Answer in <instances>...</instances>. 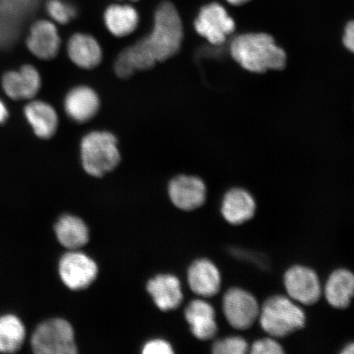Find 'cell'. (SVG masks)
Here are the masks:
<instances>
[{
	"label": "cell",
	"mask_w": 354,
	"mask_h": 354,
	"mask_svg": "<svg viewBox=\"0 0 354 354\" xmlns=\"http://www.w3.org/2000/svg\"><path fill=\"white\" fill-rule=\"evenodd\" d=\"M231 55L243 68L254 73L282 70L286 65V52L266 33L239 35L231 44Z\"/></svg>",
	"instance_id": "obj_1"
},
{
	"label": "cell",
	"mask_w": 354,
	"mask_h": 354,
	"mask_svg": "<svg viewBox=\"0 0 354 354\" xmlns=\"http://www.w3.org/2000/svg\"><path fill=\"white\" fill-rule=\"evenodd\" d=\"M184 35L183 21L174 4L165 2L154 15L153 28L138 41L155 64L165 61L178 52Z\"/></svg>",
	"instance_id": "obj_2"
},
{
	"label": "cell",
	"mask_w": 354,
	"mask_h": 354,
	"mask_svg": "<svg viewBox=\"0 0 354 354\" xmlns=\"http://www.w3.org/2000/svg\"><path fill=\"white\" fill-rule=\"evenodd\" d=\"M259 318L262 328L273 338H284L303 329L306 323L304 310L282 295L266 300Z\"/></svg>",
	"instance_id": "obj_3"
},
{
	"label": "cell",
	"mask_w": 354,
	"mask_h": 354,
	"mask_svg": "<svg viewBox=\"0 0 354 354\" xmlns=\"http://www.w3.org/2000/svg\"><path fill=\"white\" fill-rule=\"evenodd\" d=\"M81 156L88 175L101 177L109 174L120 162L116 137L108 131L88 133L82 141Z\"/></svg>",
	"instance_id": "obj_4"
},
{
	"label": "cell",
	"mask_w": 354,
	"mask_h": 354,
	"mask_svg": "<svg viewBox=\"0 0 354 354\" xmlns=\"http://www.w3.org/2000/svg\"><path fill=\"white\" fill-rule=\"evenodd\" d=\"M32 348L37 354H75L77 353L73 326L61 318L41 323L32 335Z\"/></svg>",
	"instance_id": "obj_5"
},
{
	"label": "cell",
	"mask_w": 354,
	"mask_h": 354,
	"mask_svg": "<svg viewBox=\"0 0 354 354\" xmlns=\"http://www.w3.org/2000/svg\"><path fill=\"white\" fill-rule=\"evenodd\" d=\"M194 28L198 35L214 46H221L236 30V22L225 8L218 3L203 6L196 21Z\"/></svg>",
	"instance_id": "obj_6"
},
{
	"label": "cell",
	"mask_w": 354,
	"mask_h": 354,
	"mask_svg": "<svg viewBox=\"0 0 354 354\" xmlns=\"http://www.w3.org/2000/svg\"><path fill=\"white\" fill-rule=\"evenodd\" d=\"M223 312L233 328L245 330L250 329L258 319L260 307L250 292L241 288H232L224 295Z\"/></svg>",
	"instance_id": "obj_7"
},
{
	"label": "cell",
	"mask_w": 354,
	"mask_h": 354,
	"mask_svg": "<svg viewBox=\"0 0 354 354\" xmlns=\"http://www.w3.org/2000/svg\"><path fill=\"white\" fill-rule=\"evenodd\" d=\"M59 275L70 290L86 289L98 275V266L85 254L72 250L65 254L59 262Z\"/></svg>",
	"instance_id": "obj_8"
},
{
	"label": "cell",
	"mask_w": 354,
	"mask_h": 354,
	"mask_svg": "<svg viewBox=\"0 0 354 354\" xmlns=\"http://www.w3.org/2000/svg\"><path fill=\"white\" fill-rule=\"evenodd\" d=\"M284 284L287 294L296 302L310 306L320 299L319 278L311 268L296 265L288 269L284 275Z\"/></svg>",
	"instance_id": "obj_9"
},
{
	"label": "cell",
	"mask_w": 354,
	"mask_h": 354,
	"mask_svg": "<svg viewBox=\"0 0 354 354\" xmlns=\"http://www.w3.org/2000/svg\"><path fill=\"white\" fill-rule=\"evenodd\" d=\"M168 194L176 207L184 211H193L205 203L207 189L205 183L198 177L181 175L171 180Z\"/></svg>",
	"instance_id": "obj_10"
},
{
	"label": "cell",
	"mask_w": 354,
	"mask_h": 354,
	"mask_svg": "<svg viewBox=\"0 0 354 354\" xmlns=\"http://www.w3.org/2000/svg\"><path fill=\"white\" fill-rule=\"evenodd\" d=\"M2 85L6 95L12 100L32 99L41 88V79L37 68L24 65L19 71L4 74Z\"/></svg>",
	"instance_id": "obj_11"
},
{
	"label": "cell",
	"mask_w": 354,
	"mask_h": 354,
	"mask_svg": "<svg viewBox=\"0 0 354 354\" xmlns=\"http://www.w3.org/2000/svg\"><path fill=\"white\" fill-rule=\"evenodd\" d=\"M187 279L190 289L201 297H214L221 290L219 270L209 259L194 261L188 269Z\"/></svg>",
	"instance_id": "obj_12"
},
{
	"label": "cell",
	"mask_w": 354,
	"mask_h": 354,
	"mask_svg": "<svg viewBox=\"0 0 354 354\" xmlns=\"http://www.w3.org/2000/svg\"><path fill=\"white\" fill-rule=\"evenodd\" d=\"M26 44L29 50L39 59H54L61 46V39L56 26L47 20L35 22L30 28Z\"/></svg>",
	"instance_id": "obj_13"
},
{
	"label": "cell",
	"mask_w": 354,
	"mask_h": 354,
	"mask_svg": "<svg viewBox=\"0 0 354 354\" xmlns=\"http://www.w3.org/2000/svg\"><path fill=\"white\" fill-rule=\"evenodd\" d=\"M64 107L66 114L73 121L78 123L86 122L98 113L99 96L90 87H75L66 95Z\"/></svg>",
	"instance_id": "obj_14"
},
{
	"label": "cell",
	"mask_w": 354,
	"mask_h": 354,
	"mask_svg": "<svg viewBox=\"0 0 354 354\" xmlns=\"http://www.w3.org/2000/svg\"><path fill=\"white\" fill-rule=\"evenodd\" d=\"M185 317L197 339L209 340L218 333L215 310L206 301L196 299L190 302L185 308Z\"/></svg>",
	"instance_id": "obj_15"
},
{
	"label": "cell",
	"mask_w": 354,
	"mask_h": 354,
	"mask_svg": "<svg viewBox=\"0 0 354 354\" xmlns=\"http://www.w3.org/2000/svg\"><path fill=\"white\" fill-rule=\"evenodd\" d=\"M147 290L154 304L163 312L176 309L183 301L180 280L170 274L151 279L148 282Z\"/></svg>",
	"instance_id": "obj_16"
},
{
	"label": "cell",
	"mask_w": 354,
	"mask_h": 354,
	"mask_svg": "<svg viewBox=\"0 0 354 354\" xmlns=\"http://www.w3.org/2000/svg\"><path fill=\"white\" fill-rule=\"evenodd\" d=\"M221 211L227 223L241 225L254 218L256 203L247 190L234 188L225 194Z\"/></svg>",
	"instance_id": "obj_17"
},
{
	"label": "cell",
	"mask_w": 354,
	"mask_h": 354,
	"mask_svg": "<svg viewBox=\"0 0 354 354\" xmlns=\"http://www.w3.org/2000/svg\"><path fill=\"white\" fill-rule=\"evenodd\" d=\"M70 59L84 69L95 68L102 60V50L98 41L90 35L77 33L68 44Z\"/></svg>",
	"instance_id": "obj_18"
},
{
	"label": "cell",
	"mask_w": 354,
	"mask_h": 354,
	"mask_svg": "<svg viewBox=\"0 0 354 354\" xmlns=\"http://www.w3.org/2000/svg\"><path fill=\"white\" fill-rule=\"evenodd\" d=\"M325 296L332 307L346 308L351 304L354 292V277L347 269L335 270L325 286Z\"/></svg>",
	"instance_id": "obj_19"
},
{
	"label": "cell",
	"mask_w": 354,
	"mask_h": 354,
	"mask_svg": "<svg viewBox=\"0 0 354 354\" xmlns=\"http://www.w3.org/2000/svg\"><path fill=\"white\" fill-rule=\"evenodd\" d=\"M25 115L35 134L39 138L50 139L55 134L59 118L50 104L43 101H32L26 106Z\"/></svg>",
	"instance_id": "obj_20"
},
{
	"label": "cell",
	"mask_w": 354,
	"mask_h": 354,
	"mask_svg": "<svg viewBox=\"0 0 354 354\" xmlns=\"http://www.w3.org/2000/svg\"><path fill=\"white\" fill-rule=\"evenodd\" d=\"M55 231L57 241L70 250H79L88 241L87 225L76 216H62L55 224Z\"/></svg>",
	"instance_id": "obj_21"
},
{
	"label": "cell",
	"mask_w": 354,
	"mask_h": 354,
	"mask_svg": "<svg viewBox=\"0 0 354 354\" xmlns=\"http://www.w3.org/2000/svg\"><path fill=\"white\" fill-rule=\"evenodd\" d=\"M104 22L110 33L123 37L131 34L139 24L138 12L127 4H113L106 10Z\"/></svg>",
	"instance_id": "obj_22"
},
{
	"label": "cell",
	"mask_w": 354,
	"mask_h": 354,
	"mask_svg": "<svg viewBox=\"0 0 354 354\" xmlns=\"http://www.w3.org/2000/svg\"><path fill=\"white\" fill-rule=\"evenodd\" d=\"M25 338V326L19 317L11 314L0 317V353L19 351Z\"/></svg>",
	"instance_id": "obj_23"
},
{
	"label": "cell",
	"mask_w": 354,
	"mask_h": 354,
	"mask_svg": "<svg viewBox=\"0 0 354 354\" xmlns=\"http://www.w3.org/2000/svg\"><path fill=\"white\" fill-rule=\"evenodd\" d=\"M46 10L51 19L57 24H66L77 15V10L65 0H48Z\"/></svg>",
	"instance_id": "obj_24"
},
{
	"label": "cell",
	"mask_w": 354,
	"mask_h": 354,
	"mask_svg": "<svg viewBox=\"0 0 354 354\" xmlns=\"http://www.w3.org/2000/svg\"><path fill=\"white\" fill-rule=\"evenodd\" d=\"M248 351L249 344L239 336L219 339L212 345V353L215 354H245Z\"/></svg>",
	"instance_id": "obj_25"
},
{
	"label": "cell",
	"mask_w": 354,
	"mask_h": 354,
	"mask_svg": "<svg viewBox=\"0 0 354 354\" xmlns=\"http://www.w3.org/2000/svg\"><path fill=\"white\" fill-rule=\"evenodd\" d=\"M251 353L253 354H281L284 353V349L280 344L272 338H264L252 344Z\"/></svg>",
	"instance_id": "obj_26"
},
{
	"label": "cell",
	"mask_w": 354,
	"mask_h": 354,
	"mask_svg": "<svg viewBox=\"0 0 354 354\" xmlns=\"http://www.w3.org/2000/svg\"><path fill=\"white\" fill-rule=\"evenodd\" d=\"M145 354H171L174 353L171 344L165 340L153 339L145 344L143 348Z\"/></svg>",
	"instance_id": "obj_27"
},
{
	"label": "cell",
	"mask_w": 354,
	"mask_h": 354,
	"mask_svg": "<svg viewBox=\"0 0 354 354\" xmlns=\"http://www.w3.org/2000/svg\"><path fill=\"white\" fill-rule=\"evenodd\" d=\"M344 46L348 50L353 52L354 50V24L353 21H349L345 26L344 34L343 37Z\"/></svg>",
	"instance_id": "obj_28"
},
{
	"label": "cell",
	"mask_w": 354,
	"mask_h": 354,
	"mask_svg": "<svg viewBox=\"0 0 354 354\" xmlns=\"http://www.w3.org/2000/svg\"><path fill=\"white\" fill-rule=\"evenodd\" d=\"M8 115V112L6 104H4L3 102L0 100V124L6 121Z\"/></svg>",
	"instance_id": "obj_29"
},
{
	"label": "cell",
	"mask_w": 354,
	"mask_h": 354,
	"mask_svg": "<svg viewBox=\"0 0 354 354\" xmlns=\"http://www.w3.org/2000/svg\"><path fill=\"white\" fill-rule=\"evenodd\" d=\"M227 1L230 4H232V6H242V4L251 1V0H227Z\"/></svg>",
	"instance_id": "obj_30"
},
{
	"label": "cell",
	"mask_w": 354,
	"mask_h": 354,
	"mask_svg": "<svg viewBox=\"0 0 354 354\" xmlns=\"http://www.w3.org/2000/svg\"><path fill=\"white\" fill-rule=\"evenodd\" d=\"M354 352V345L353 343L347 345L346 347L344 348V351L342 352L344 354H353Z\"/></svg>",
	"instance_id": "obj_31"
},
{
	"label": "cell",
	"mask_w": 354,
	"mask_h": 354,
	"mask_svg": "<svg viewBox=\"0 0 354 354\" xmlns=\"http://www.w3.org/2000/svg\"><path fill=\"white\" fill-rule=\"evenodd\" d=\"M131 1H137V0H131Z\"/></svg>",
	"instance_id": "obj_32"
}]
</instances>
